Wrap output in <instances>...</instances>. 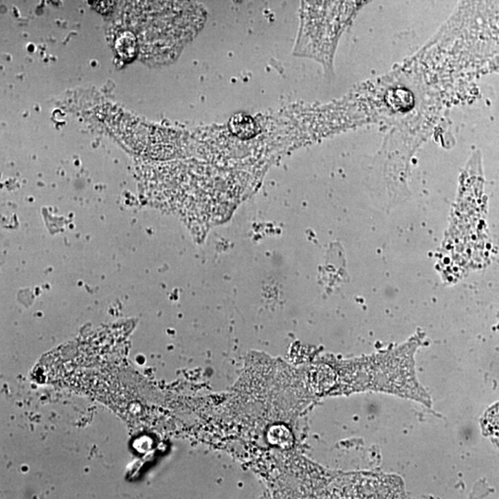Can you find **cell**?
Listing matches in <instances>:
<instances>
[{
    "label": "cell",
    "instance_id": "3957f363",
    "mask_svg": "<svg viewBox=\"0 0 499 499\" xmlns=\"http://www.w3.org/2000/svg\"><path fill=\"white\" fill-rule=\"evenodd\" d=\"M135 37L130 32L129 33L125 32L120 34L119 38L117 39L116 47L118 51L122 54V57L128 58L130 57V55L133 56L135 53Z\"/></svg>",
    "mask_w": 499,
    "mask_h": 499
},
{
    "label": "cell",
    "instance_id": "6da1fadb",
    "mask_svg": "<svg viewBox=\"0 0 499 499\" xmlns=\"http://www.w3.org/2000/svg\"><path fill=\"white\" fill-rule=\"evenodd\" d=\"M230 128L234 135L241 139H250L256 135L257 125L246 114H236L230 120Z\"/></svg>",
    "mask_w": 499,
    "mask_h": 499
},
{
    "label": "cell",
    "instance_id": "7a4b0ae2",
    "mask_svg": "<svg viewBox=\"0 0 499 499\" xmlns=\"http://www.w3.org/2000/svg\"><path fill=\"white\" fill-rule=\"evenodd\" d=\"M482 426L485 434L499 447V403L487 410L483 418Z\"/></svg>",
    "mask_w": 499,
    "mask_h": 499
},
{
    "label": "cell",
    "instance_id": "277c9868",
    "mask_svg": "<svg viewBox=\"0 0 499 499\" xmlns=\"http://www.w3.org/2000/svg\"><path fill=\"white\" fill-rule=\"evenodd\" d=\"M93 3H98V6H100L101 5H103L104 7L111 6L112 4H113V2H115V0H93Z\"/></svg>",
    "mask_w": 499,
    "mask_h": 499
}]
</instances>
